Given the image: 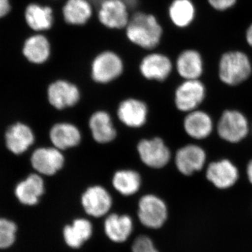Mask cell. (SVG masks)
Returning a JSON list of instances; mask_svg holds the SVG:
<instances>
[{
    "instance_id": "cell-7",
    "label": "cell",
    "mask_w": 252,
    "mask_h": 252,
    "mask_svg": "<svg viewBox=\"0 0 252 252\" xmlns=\"http://www.w3.org/2000/svg\"><path fill=\"white\" fill-rule=\"evenodd\" d=\"M217 129L222 140L235 144L241 142L248 136L250 126L248 119L243 113L227 110L220 117Z\"/></svg>"
},
{
    "instance_id": "cell-32",
    "label": "cell",
    "mask_w": 252,
    "mask_h": 252,
    "mask_svg": "<svg viewBox=\"0 0 252 252\" xmlns=\"http://www.w3.org/2000/svg\"><path fill=\"white\" fill-rule=\"evenodd\" d=\"M12 11L11 0H0V20L7 17Z\"/></svg>"
},
{
    "instance_id": "cell-2",
    "label": "cell",
    "mask_w": 252,
    "mask_h": 252,
    "mask_svg": "<svg viewBox=\"0 0 252 252\" xmlns=\"http://www.w3.org/2000/svg\"><path fill=\"white\" fill-rule=\"evenodd\" d=\"M252 72L251 61L243 51H227L219 63V76L223 84L237 86L249 79Z\"/></svg>"
},
{
    "instance_id": "cell-13",
    "label": "cell",
    "mask_w": 252,
    "mask_h": 252,
    "mask_svg": "<svg viewBox=\"0 0 252 252\" xmlns=\"http://www.w3.org/2000/svg\"><path fill=\"white\" fill-rule=\"evenodd\" d=\"M64 156L56 147H41L36 149L31 157L33 168L40 175L52 176L63 168Z\"/></svg>"
},
{
    "instance_id": "cell-35",
    "label": "cell",
    "mask_w": 252,
    "mask_h": 252,
    "mask_svg": "<svg viewBox=\"0 0 252 252\" xmlns=\"http://www.w3.org/2000/svg\"><path fill=\"white\" fill-rule=\"evenodd\" d=\"M47 2H51V1H62V0H46Z\"/></svg>"
},
{
    "instance_id": "cell-26",
    "label": "cell",
    "mask_w": 252,
    "mask_h": 252,
    "mask_svg": "<svg viewBox=\"0 0 252 252\" xmlns=\"http://www.w3.org/2000/svg\"><path fill=\"white\" fill-rule=\"evenodd\" d=\"M104 230L108 238L116 243H124L132 230V220L127 215H109L104 221Z\"/></svg>"
},
{
    "instance_id": "cell-29",
    "label": "cell",
    "mask_w": 252,
    "mask_h": 252,
    "mask_svg": "<svg viewBox=\"0 0 252 252\" xmlns=\"http://www.w3.org/2000/svg\"><path fill=\"white\" fill-rule=\"evenodd\" d=\"M16 230L17 227L14 222L0 219V249L9 248L14 244Z\"/></svg>"
},
{
    "instance_id": "cell-16",
    "label": "cell",
    "mask_w": 252,
    "mask_h": 252,
    "mask_svg": "<svg viewBox=\"0 0 252 252\" xmlns=\"http://www.w3.org/2000/svg\"><path fill=\"white\" fill-rule=\"evenodd\" d=\"M95 13L90 0H63L61 16L63 21L71 26L87 24Z\"/></svg>"
},
{
    "instance_id": "cell-23",
    "label": "cell",
    "mask_w": 252,
    "mask_h": 252,
    "mask_svg": "<svg viewBox=\"0 0 252 252\" xmlns=\"http://www.w3.org/2000/svg\"><path fill=\"white\" fill-rule=\"evenodd\" d=\"M44 182L38 174H32L18 183L15 189L16 198L23 205H34L44 193Z\"/></svg>"
},
{
    "instance_id": "cell-12",
    "label": "cell",
    "mask_w": 252,
    "mask_h": 252,
    "mask_svg": "<svg viewBox=\"0 0 252 252\" xmlns=\"http://www.w3.org/2000/svg\"><path fill=\"white\" fill-rule=\"evenodd\" d=\"M47 94L49 103L60 110L76 105L80 99L77 86L65 79L51 83L48 88Z\"/></svg>"
},
{
    "instance_id": "cell-15",
    "label": "cell",
    "mask_w": 252,
    "mask_h": 252,
    "mask_svg": "<svg viewBox=\"0 0 252 252\" xmlns=\"http://www.w3.org/2000/svg\"><path fill=\"white\" fill-rule=\"evenodd\" d=\"M206 177L216 188L228 189L238 182V169L230 160L222 159L208 165Z\"/></svg>"
},
{
    "instance_id": "cell-14",
    "label": "cell",
    "mask_w": 252,
    "mask_h": 252,
    "mask_svg": "<svg viewBox=\"0 0 252 252\" xmlns=\"http://www.w3.org/2000/svg\"><path fill=\"white\" fill-rule=\"evenodd\" d=\"M206 158V153L202 147L196 144H188L177 151L175 165L182 175L190 176L203 168Z\"/></svg>"
},
{
    "instance_id": "cell-5",
    "label": "cell",
    "mask_w": 252,
    "mask_h": 252,
    "mask_svg": "<svg viewBox=\"0 0 252 252\" xmlns=\"http://www.w3.org/2000/svg\"><path fill=\"white\" fill-rule=\"evenodd\" d=\"M23 18L32 32L47 33L54 28L56 14L54 6L51 3L34 1L26 5Z\"/></svg>"
},
{
    "instance_id": "cell-8",
    "label": "cell",
    "mask_w": 252,
    "mask_h": 252,
    "mask_svg": "<svg viewBox=\"0 0 252 252\" xmlns=\"http://www.w3.org/2000/svg\"><path fill=\"white\" fill-rule=\"evenodd\" d=\"M21 51L28 62L41 65L49 62L52 57V43L46 33L32 32L23 41Z\"/></svg>"
},
{
    "instance_id": "cell-19",
    "label": "cell",
    "mask_w": 252,
    "mask_h": 252,
    "mask_svg": "<svg viewBox=\"0 0 252 252\" xmlns=\"http://www.w3.org/2000/svg\"><path fill=\"white\" fill-rule=\"evenodd\" d=\"M167 15L175 28L187 29L195 22L196 6L193 0H172L167 9Z\"/></svg>"
},
{
    "instance_id": "cell-10",
    "label": "cell",
    "mask_w": 252,
    "mask_h": 252,
    "mask_svg": "<svg viewBox=\"0 0 252 252\" xmlns=\"http://www.w3.org/2000/svg\"><path fill=\"white\" fill-rule=\"evenodd\" d=\"M205 87L199 79L185 80L175 91L176 107L183 112L195 110L205 99Z\"/></svg>"
},
{
    "instance_id": "cell-27",
    "label": "cell",
    "mask_w": 252,
    "mask_h": 252,
    "mask_svg": "<svg viewBox=\"0 0 252 252\" xmlns=\"http://www.w3.org/2000/svg\"><path fill=\"white\" fill-rule=\"evenodd\" d=\"M92 225L89 220L78 219L74 220L72 225L64 228L63 235L65 243L72 248H79L92 235Z\"/></svg>"
},
{
    "instance_id": "cell-31",
    "label": "cell",
    "mask_w": 252,
    "mask_h": 252,
    "mask_svg": "<svg viewBox=\"0 0 252 252\" xmlns=\"http://www.w3.org/2000/svg\"><path fill=\"white\" fill-rule=\"evenodd\" d=\"M212 9L218 11H225L231 9L238 0H207Z\"/></svg>"
},
{
    "instance_id": "cell-17",
    "label": "cell",
    "mask_w": 252,
    "mask_h": 252,
    "mask_svg": "<svg viewBox=\"0 0 252 252\" xmlns=\"http://www.w3.org/2000/svg\"><path fill=\"white\" fill-rule=\"evenodd\" d=\"M175 67L177 74L185 80L199 79L203 73V57L198 50L187 48L176 58Z\"/></svg>"
},
{
    "instance_id": "cell-24",
    "label": "cell",
    "mask_w": 252,
    "mask_h": 252,
    "mask_svg": "<svg viewBox=\"0 0 252 252\" xmlns=\"http://www.w3.org/2000/svg\"><path fill=\"white\" fill-rule=\"evenodd\" d=\"M49 136L54 147L61 151L76 147L81 140L79 128L68 123L56 124L51 127Z\"/></svg>"
},
{
    "instance_id": "cell-11",
    "label": "cell",
    "mask_w": 252,
    "mask_h": 252,
    "mask_svg": "<svg viewBox=\"0 0 252 252\" xmlns=\"http://www.w3.org/2000/svg\"><path fill=\"white\" fill-rule=\"evenodd\" d=\"M137 152L143 163L152 168H162L171 158L170 149L159 137L140 141L137 144Z\"/></svg>"
},
{
    "instance_id": "cell-18",
    "label": "cell",
    "mask_w": 252,
    "mask_h": 252,
    "mask_svg": "<svg viewBox=\"0 0 252 252\" xmlns=\"http://www.w3.org/2000/svg\"><path fill=\"white\" fill-rule=\"evenodd\" d=\"M81 203L88 215L100 217L105 215L110 210L112 198L103 187L94 186L89 187L83 194Z\"/></svg>"
},
{
    "instance_id": "cell-22",
    "label": "cell",
    "mask_w": 252,
    "mask_h": 252,
    "mask_svg": "<svg viewBox=\"0 0 252 252\" xmlns=\"http://www.w3.org/2000/svg\"><path fill=\"white\" fill-rule=\"evenodd\" d=\"M184 127L189 137L195 140H203L211 135L213 122L207 113L195 109L189 112L185 117Z\"/></svg>"
},
{
    "instance_id": "cell-6",
    "label": "cell",
    "mask_w": 252,
    "mask_h": 252,
    "mask_svg": "<svg viewBox=\"0 0 252 252\" xmlns=\"http://www.w3.org/2000/svg\"><path fill=\"white\" fill-rule=\"evenodd\" d=\"M174 65L171 58L154 50L147 52L141 59L139 72L147 80L162 82L171 75Z\"/></svg>"
},
{
    "instance_id": "cell-25",
    "label": "cell",
    "mask_w": 252,
    "mask_h": 252,
    "mask_svg": "<svg viewBox=\"0 0 252 252\" xmlns=\"http://www.w3.org/2000/svg\"><path fill=\"white\" fill-rule=\"evenodd\" d=\"M89 127L94 140L99 144L109 143L117 137V131L113 126L110 116L103 111L94 112L91 116Z\"/></svg>"
},
{
    "instance_id": "cell-34",
    "label": "cell",
    "mask_w": 252,
    "mask_h": 252,
    "mask_svg": "<svg viewBox=\"0 0 252 252\" xmlns=\"http://www.w3.org/2000/svg\"><path fill=\"white\" fill-rule=\"evenodd\" d=\"M247 175H248L249 181L252 185V160L249 162L247 166Z\"/></svg>"
},
{
    "instance_id": "cell-9",
    "label": "cell",
    "mask_w": 252,
    "mask_h": 252,
    "mask_svg": "<svg viewBox=\"0 0 252 252\" xmlns=\"http://www.w3.org/2000/svg\"><path fill=\"white\" fill-rule=\"evenodd\" d=\"M138 217L141 223L147 228H160L167 220L166 205L156 195H144L139 202Z\"/></svg>"
},
{
    "instance_id": "cell-33",
    "label": "cell",
    "mask_w": 252,
    "mask_h": 252,
    "mask_svg": "<svg viewBox=\"0 0 252 252\" xmlns=\"http://www.w3.org/2000/svg\"><path fill=\"white\" fill-rule=\"evenodd\" d=\"M245 39L248 45L252 48V23L249 26L245 33Z\"/></svg>"
},
{
    "instance_id": "cell-21",
    "label": "cell",
    "mask_w": 252,
    "mask_h": 252,
    "mask_svg": "<svg viewBox=\"0 0 252 252\" xmlns=\"http://www.w3.org/2000/svg\"><path fill=\"white\" fill-rule=\"evenodd\" d=\"M5 137L8 149L16 155L26 152L34 142V135L31 127L21 123L11 126Z\"/></svg>"
},
{
    "instance_id": "cell-1",
    "label": "cell",
    "mask_w": 252,
    "mask_h": 252,
    "mask_svg": "<svg viewBox=\"0 0 252 252\" xmlns=\"http://www.w3.org/2000/svg\"><path fill=\"white\" fill-rule=\"evenodd\" d=\"M124 32L131 44L150 52L160 44L163 28L154 14L135 11L130 13L129 22Z\"/></svg>"
},
{
    "instance_id": "cell-28",
    "label": "cell",
    "mask_w": 252,
    "mask_h": 252,
    "mask_svg": "<svg viewBox=\"0 0 252 252\" xmlns=\"http://www.w3.org/2000/svg\"><path fill=\"white\" fill-rule=\"evenodd\" d=\"M112 184L118 192L129 196L138 191L141 187V177L135 170H119L113 177Z\"/></svg>"
},
{
    "instance_id": "cell-3",
    "label": "cell",
    "mask_w": 252,
    "mask_h": 252,
    "mask_svg": "<svg viewBox=\"0 0 252 252\" xmlns=\"http://www.w3.org/2000/svg\"><path fill=\"white\" fill-rule=\"evenodd\" d=\"M125 72L122 56L112 50H104L96 55L90 66L91 79L97 84H106L117 80Z\"/></svg>"
},
{
    "instance_id": "cell-4",
    "label": "cell",
    "mask_w": 252,
    "mask_h": 252,
    "mask_svg": "<svg viewBox=\"0 0 252 252\" xmlns=\"http://www.w3.org/2000/svg\"><path fill=\"white\" fill-rule=\"evenodd\" d=\"M95 15L104 28L123 31L129 22L130 10L124 0H102L96 8Z\"/></svg>"
},
{
    "instance_id": "cell-30",
    "label": "cell",
    "mask_w": 252,
    "mask_h": 252,
    "mask_svg": "<svg viewBox=\"0 0 252 252\" xmlns=\"http://www.w3.org/2000/svg\"><path fill=\"white\" fill-rule=\"evenodd\" d=\"M132 252H158L154 247L152 240L145 235H142L136 239L132 245Z\"/></svg>"
},
{
    "instance_id": "cell-20",
    "label": "cell",
    "mask_w": 252,
    "mask_h": 252,
    "mask_svg": "<svg viewBox=\"0 0 252 252\" xmlns=\"http://www.w3.org/2000/svg\"><path fill=\"white\" fill-rule=\"evenodd\" d=\"M148 109L142 101L133 98L125 99L119 104L117 115L127 127H140L147 122Z\"/></svg>"
}]
</instances>
